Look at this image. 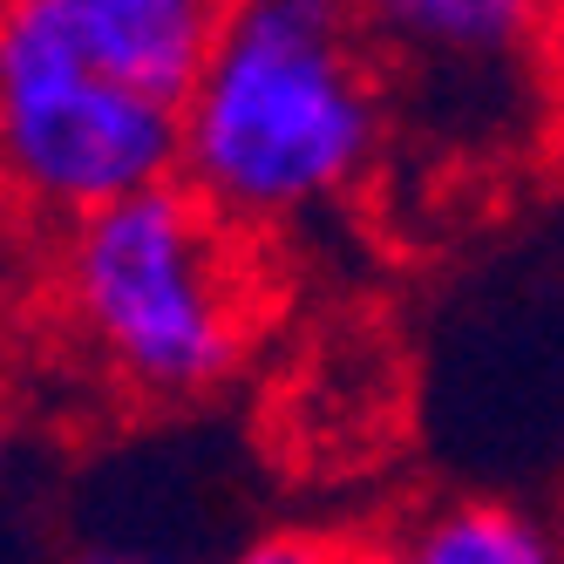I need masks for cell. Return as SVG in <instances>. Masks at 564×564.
Instances as JSON below:
<instances>
[{
  "instance_id": "1",
  "label": "cell",
  "mask_w": 564,
  "mask_h": 564,
  "mask_svg": "<svg viewBox=\"0 0 564 564\" xmlns=\"http://www.w3.org/2000/svg\"><path fill=\"white\" fill-rule=\"evenodd\" d=\"M381 130L354 0H238L184 102L177 184L225 225H286L340 205Z\"/></svg>"
},
{
  "instance_id": "2",
  "label": "cell",
  "mask_w": 564,
  "mask_h": 564,
  "mask_svg": "<svg viewBox=\"0 0 564 564\" xmlns=\"http://www.w3.org/2000/svg\"><path fill=\"white\" fill-rule=\"evenodd\" d=\"M62 293L83 347L150 401L212 394L246 354V279L225 218L184 184H156L75 225Z\"/></svg>"
},
{
  "instance_id": "3",
  "label": "cell",
  "mask_w": 564,
  "mask_h": 564,
  "mask_svg": "<svg viewBox=\"0 0 564 564\" xmlns=\"http://www.w3.org/2000/svg\"><path fill=\"white\" fill-rule=\"evenodd\" d=\"M177 171L184 109L96 75L28 0H0V184L21 205L83 225Z\"/></svg>"
},
{
  "instance_id": "4",
  "label": "cell",
  "mask_w": 564,
  "mask_h": 564,
  "mask_svg": "<svg viewBox=\"0 0 564 564\" xmlns=\"http://www.w3.org/2000/svg\"><path fill=\"white\" fill-rule=\"evenodd\" d=\"M96 75L184 109L238 0H28Z\"/></svg>"
},
{
  "instance_id": "5",
  "label": "cell",
  "mask_w": 564,
  "mask_h": 564,
  "mask_svg": "<svg viewBox=\"0 0 564 564\" xmlns=\"http://www.w3.org/2000/svg\"><path fill=\"white\" fill-rule=\"evenodd\" d=\"M388 48L422 68H497L538 42L551 0H354Z\"/></svg>"
},
{
  "instance_id": "6",
  "label": "cell",
  "mask_w": 564,
  "mask_h": 564,
  "mask_svg": "<svg viewBox=\"0 0 564 564\" xmlns=\"http://www.w3.org/2000/svg\"><path fill=\"white\" fill-rule=\"evenodd\" d=\"M354 564H564L551 523L497 497H449L381 531Z\"/></svg>"
},
{
  "instance_id": "7",
  "label": "cell",
  "mask_w": 564,
  "mask_h": 564,
  "mask_svg": "<svg viewBox=\"0 0 564 564\" xmlns=\"http://www.w3.org/2000/svg\"><path fill=\"white\" fill-rule=\"evenodd\" d=\"M225 564H354V557L327 538H313V531H272V538L238 544Z\"/></svg>"
},
{
  "instance_id": "8",
  "label": "cell",
  "mask_w": 564,
  "mask_h": 564,
  "mask_svg": "<svg viewBox=\"0 0 564 564\" xmlns=\"http://www.w3.org/2000/svg\"><path fill=\"white\" fill-rule=\"evenodd\" d=\"M75 564H177V557H164V551H143V544H89Z\"/></svg>"
},
{
  "instance_id": "9",
  "label": "cell",
  "mask_w": 564,
  "mask_h": 564,
  "mask_svg": "<svg viewBox=\"0 0 564 564\" xmlns=\"http://www.w3.org/2000/svg\"><path fill=\"white\" fill-rule=\"evenodd\" d=\"M0 476H8V456H0Z\"/></svg>"
}]
</instances>
